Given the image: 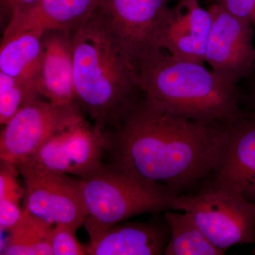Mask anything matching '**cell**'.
Returning a JSON list of instances; mask_svg holds the SVG:
<instances>
[{"label": "cell", "mask_w": 255, "mask_h": 255, "mask_svg": "<svg viewBox=\"0 0 255 255\" xmlns=\"http://www.w3.org/2000/svg\"><path fill=\"white\" fill-rule=\"evenodd\" d=\"M80 179L88 212L84 226L90 238L137 215L173 210L177 197L162 186L110 163Z\"/></svg>", "instance_id": "4"}, {"label": "cell", "mask_w": 255, "mask_h": 255, "mask_svg": "<svg viewBox=\"0 0 255 255\" xmlns=\"http://www.w3.org/2000/svg\"><path fill=\"white\" fill-rule=\"evenodd\" d=\"M77 231L68 225L58 224L53 226L50 237L52 255H87L85 246H82L77 239Z\"/></svg>", "instance_id": "20"}, {"label": "cell", "mask_w": 255, "mask_h": 255, "mask_svg": "<svg viewBox=\"0 0 255 255\" xmlns=\"http://www.w3.org/2000/svg\"><path fill=\"white\" fill-rule=\"evenodd\" d=\"M24 182V204L30 214L55 226L68 225L78 230L88 212L81 179L27 163L16 164Z\"/></svg>", "instance_id": "6"}, {"label": "cell", "mask_w": 255, "mask_h": 255, "mask_svg": "<svg viewBox=\"0 0 255 255\" xmlns=\"http://www.w3.org/2000/svg\"><path fill=\"white\" fill-rule=\"evenodd\" d=\"M101 0H41L31 8L10 18L3 36L36 30H70L95 14Z\"/></svg>", "instance_id": "15"}, {"label": "cell", "mask_w": 255, "mask_h": 255, "mask_svg": "<svg viewBox=\"0 0 255 255\" xmlns=\"http://www.w3.org/2000/svg\"><path fill=\"white\" fill-rule=\"evenodd\" d=\"M211 22V12L199 0H179L166 15L155 48L176 59L204 64Z\"/></svg>", "instance_id": "11"}, {"label": "cell", "mask_w": 255, "mask_h": 255, "mask_svg": "<svg viewBox=\"0 0 255 255\" xmlns=\"http://www.w3.org/2000/svg\"><path fill=\"white\" fill-rule=\"evenodd\" d=\"M105 156L103 132L84 119L55 134L19 163L84 179L104 165Z\"/></svg>", "instance_id": "8"}, {"label": "cell", "mask_w": 255, "mask_h": 255, "mask_svg": "<svg viewBox=\"0 0 255 255\" xmlns=\"http://www.w3.org/2000/svg\"><path fill=\"white\" fill-rule=\"evenodd\" d=\"M53 226L23 209L21 219L9 230L1 255H52L50 237Z\"/></svg>", "instance_id": "18"}, {"label": "cell", "mask_w": 255, "mask_h": 255, "mask_svg": "<svg viewBox=\"0 0 255 255\" xmlns=\"http://www.w3.org/2000/svg\"><path fill=\"white\" fill-rule=\"evenodd\" d=\"M42 41L43 56L38 80L40 93L54 105L79 107L74 86L72 31L44 32Z\"/></svg>", "instance_id": "13"}, {"label": "cell", "mask_w": 255, "mask_h": 255, "mask_svg": "<svg viewBox=\"0 0 255 255\" xmlns=\"http://www.w3.org/2000/svg\"><path fill=\"white\" fill-rule=\"evenodd\" d=\"M172 0H101L100 9L128 59L136 66L151 50Z\"/></svg>", "instance_id": "10"}, {"label": "cell", "mask_w": 255, "mask_h": 255, "mask_svg": "<svg viewBox=\"0 0 255 255\" xmlns=\"http://www.w3.org/2000/svg\"><path fill=\"white\" fill-rule=\"evenodd\" d=\"M41 0H1L11 12V18L26 11L39 2Z\"/></svg>", "instance_id": "22"}, {"label": "cell", "mask_w": 255, "mask_h": 255, "mask_svg": "<svg viewBox=\"0 0 255 255\" xmlns=\"http://www.w3.org/2000/svg\"><path fill=\"white\" fill-rule=\"evenodd\" d=\"M254 107H255V95L254 97Z\"/></svg>", "instance_id": "23"}, {"label": "cell", "mask_w": 255, "mask_h": 255, "mask_svg": "<svg viewBox=\"0 0 255 255\" xmlns=\"http://www.w3.org/2000/svg\"><path fill=\"white\" fill-rule=\"evenodd\" d=\"M173 210L190 215L207 239L225 253L234 246L255 243V203L236 191L208 182L177 196Z\"/></svg>", "instance_id": "5"}, {"label": "cell", "mask_w": 255, "mask_h": 255, "mask_svg": "<svg viewBox=\"0 0 255 255\" xmlns=\"http://www.w3.org/2000/svg\"><path fill=\"white\" fill-rule=\"evenodd\" d=\"M230 125L177 115L142 95L117 126L103 132L106 156L112 165L182 195L211 180Z\"/></svg>", "instance_id": "1"}, {"label": "cell", "mask_w": 255, "mask_h": 255, "mask_svg": "<svg viewBox=\"0 0 255 255\" xmlns=\"http://www.w3.org/2000/svg\"><path fill=\"white\" fill-rule=\"evenodd\" d=\"M211 16L205 62L216 75L237 83L255 68L254 29L251 21L229 12L218 3L209 8Z\"/></svg>", "instance_id": "9"}, {"label": "cell", "mask_w": 255, "mask_h": 255, "mask_svg": "<svg viewBox=\"0 0 255 255\" xmlns=\"http://www.w3.org/2000/svg\"><path fill=\"white\" fill-rule=\"evenodd\" d=\"M229 12L246 18L255 26V0H216Z\"/></svg>", "instance_id": "21"}, {"label": "cell", "mask_w": 255, "mask_h": 255, "mask_svg": "<svg viewBox=\"0 0 255 255\" xmlns=\"http://www.w3.org/2000/svg\"><path fill=\"white\" fill-rule=\"evenodd\" d=\"M209 182L255 203V113H246L230 125L226 147Z\"/></svg>", "instance_id": "12"}, {"label": "cell", "mask_w": 255, "mask_h": 255, "mask_svg": "<svg viewBox=\"0 0 255 255\" xmlns=\"http://www.w3.org/2000/svg\"><path fill=\"white\" fill-rule=\"evenodd\" d=\"M135 68L143 95L169 112L227 124L246 113L240 107L237 83L210 71L204 64L176 59L155 48Z\"/></svg>", "instance_id": "3"}, {"label": "cell", "mask_w": 255, "mask_h": 255, "mask_svg": "<svg viewBox=\"0 0 255 255\" xmlns=\"http://www.w3.org/2000/svg\"><path fill=\"white\" fill-rule=\"evenodd\" d=\"M43 34L41 31L26 30L3 36L0 72L38 86L43 56Z\"/></svg>", "instance_id": "16"}, {"label": "cell", "mask_w": 255, "mask_h": 255, "mask_svg": "<svg viewBox=\"0 0 255 255\" xmlns=\"http://www.w3.org/2000/svg\"><path fill=\"white\" fill-rule=\"evenodd\" d=\"M169 236L165 221L164 223L123 221L90 237L85 250L90 255H164Z\"/></svg>", "instance_id": "14"}, {"label": "cell", "mask_w": 255, "mask_h": 255, "mask_svg": "<svg viewBox=\"0 0 255 255\" xmlns=\"http://www.w3.org/2000/svg\"><path fill=\"white\" fill-rule=\"evenodd\" d=\"M41 97L37 85L0 72V124L4 126L28 103Z\"/></svg>", "instance_id": "19"}, {"label": "cell", "mask_w": 255, "mask_h": 255, "mask_svg": "<svg viewBox=\"0 0 255 255\" xmlns=\"http://www.w3.org/2000/svg\"><path fill=\"white\" fill-rule=\"evenodd\" d=\"M74 86L82 113L103 132L143 95L137 72L99 7L72 31Z\"/></svg>", "instance_id": "2"}, {"label": "cell", "mask_w": 255, "mask_h": 255, "mask_svg": "<svg viewBox=\"0 0 255 255\" xmlns=\"http://www.w3.org/2000/svg\"><path fill=\"white\" fill-rule=\"evenodd\" d=\"M164 219L170 231L164 255H222L226 253L207 239L187 213L166 211Z\"/></svg>", "instance_id": "17"}, {"label": "cell", "mask_w": 255, "mask_h": 255, "mask_svg": "<svg viewBox=\"0 0 255 255\" xmlns=\"http://www.w3.org/2000/svg\"><path fill=\"white\" fill-rule=\"evenodd\" d=\"M78 106H60L38 99L3 126L0 159L16 164L33 155L55 134L84 120Z\"/></svg>", "instance_id": "7"}]
</instances>
